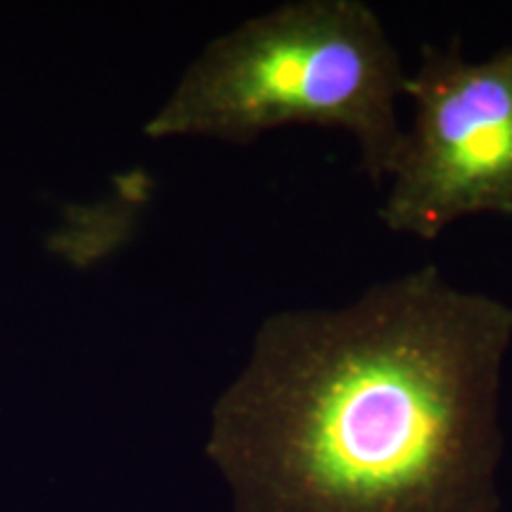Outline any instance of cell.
I'll use <instances>...</instances> for the list:
<instances>
[{
    "label": "cell",
    "instance_id": "6da1fadb",
    "mask_svg": "<svg viewBox=\"0 0 512 512\" xmlns=\"http://www.w3.org/2000/svg\"><path fill=\"white\" fill-rule=\"evenodd\" d=\"M512 306L437 266L261 320L211 413L235 512H496Z\"/></svg>",
    "mask_w": 512,
    "mask_h": 512
},
{
    "label": "cell",
    "instance_id": "7a4b0ae2",
    "mask_svg": "<svg viewBox=\"0 0 512 512\" xmlns=\"http://www.w3.org/2000/svg\"><path fill=\"white\" fill-rule=\"evenodd\" d=\"M408 69L363 0H292L245 19L202 50L150 121L152 136L252 145L285 126L349 133L373 185L387 181Z\"/></svg>",
    "mask_w": 512,
    "mask_h": 512
},
{
    "label": "cell",
    "instance_id": "3957f363",
    "mask_svg": "<svg viewBox=\"0 0 512 512\" xmlns=\"http://www.w3.org/2000/svg\"><path fill=\"white\" fill-rule=\"evenodd\" d=\"M403 98L413 119L384 181V228L430 242L470 216H512V46L472 62L458 38L425 43Z\"/></svg>",
    "mask_w": 512,
    "mask_h": 512
}]
</instances>
